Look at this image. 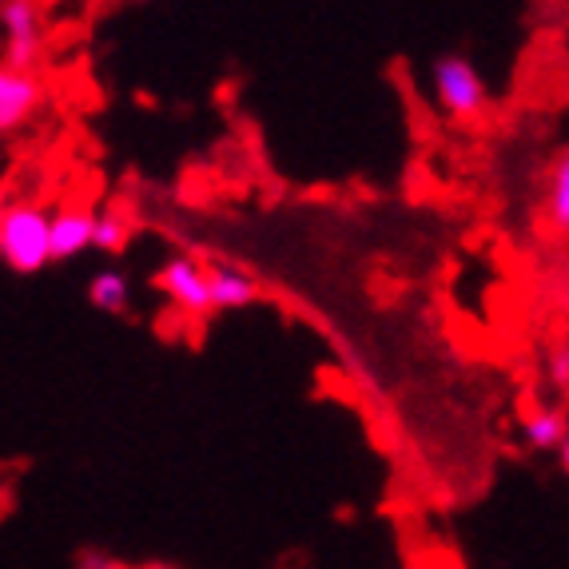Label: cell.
Masks as SVG:
<instances>
[{"label": "cell", "instance_id": "277c9868", "mask_svg": "<svg viewBox=\"0 0 569 569\" xmlns=\"http://www.w3.org/2000/svg\"><path fill=\"white\" fill-rule=\"evenodd\" d=\"M156 287H160L163 299H171V307H180L188 315L216 311V303H211V267L196 263L191 256H171L156 271Z\"/></svg>", "mask_w": 569, "mask_h": 569}, {"label": "cell", "instance_id": "8fae6325", "mask_svg": "<svg viewBox=\"0 0 569 569\" xmlns=\"http://www.w3.org/2000/svg\"><path fill=\"white\" fill-rule=\"evenodd\" d=\"M128 239V223L120 211H96V247L100 251H120Z\"/></svg>", "mask_w": 569, "mask_h": 569}, {"label": "cell", "instance_id": "30bf717a", "mask_svg": "<svg viewBox=\"0 0 569 569\" xmlns=\"http://www.w3.org/2000/svg\"><path fill=\"white\" fill-rule=\"evenodd\" d=\"M88 303L104 315H123L128 311V279L120 271H100L88 283Z\"/></svg>", "mask_w": 569, "mask_h": 569}, {"label": "cell", "instance_id": "7a4b0ae2", "mask_svg": "<svg viewBox=\"0 0 569 569\" xmlns=\"http://www.w3.org/2000/svg\"><path fill=\"white\" fill-rule=\"evenodd\" d=\"M435 96L442 112L455 116V120L470 123L486 112V84L478 77V68L466 57H442L435 64Z\"/></svg>", "mask_w": 569, "mask_h": 569}, {"label": "cell", "instance_id": "7c38bea8", "mask_svg": "<svg viewBox=\"0 0 569 569\" xmlns=\"http://www.w3.org/2000/svg\"><path fill=\"white\" fill-rule=\"evenodd\" d=\"M77 569H123V566H120V561H112V558H104V553H84Z\"/></svg>", "mask_w": 569, "mask_h": 569}, {"label": "cell", "instance_id": "5b68a950", "mask_svg": "<svg viewBox=\"0 0 569 569\" xmlns=\"http://www.w3.org/2000/svg\"><path fill=\"white\" fill-rule=\"evenodd\" d=\"M40 100H44L40 80L24 68L4 64V72H0V132L12 136L20 123H29L37 116Z\"/></svg>", "mask_w": 569, "mask_h": 569}, {"label": "cell", "instance_id": "4fadbf2b", "mask_svg": "<svg viewBox=\"0 0 569 569\" xmlns=\"http://www.w3.org/2000/svg\"><path fill=\"white\" fill-rule=\"evenodd\" d=\"M553 382H558V387H569V355L566 351L553 355Z\"/></svg>", "mask_w": 569, "mask_h": 569}, {"label": "cell", "instance_id": "52a82bcc", "mask_svg": "<svg viewBox=\"0 0 569 569\" xmlns=\"http://www.w3.org/2000/svg\"><path fill=\"white\" fill-rule=\"evenodd\" d=\"M256 295H259L256 276H247L243 267H231V263L211 267V303H216V311H239V307L256 303Z\"/></svg>", "mask_w": 569, "mask_h": 569}, {"label": "cell", "instance_id": "3957f363", "mask_svg": "<svg viewBox=\"0 0 569 569\" xmlns=\"http://www.w3.org/2000/svg\"><path fill=\"white\" fill-rule=\"evenodd\" d=\"M0 29H4L9 68L32 72V64L44 52V17H40L37 0H4L0 4Z\"/></svg>", "mask_w": 569, "mask_h": 569}, {"label": "cell", "instance_id": "6da1fadb", "mask_svg": "<svg viewBox=\"0 0 569 569\" xmlns=\"http://www.w3.org/2000/svg\"><path fill=\"white\" fill-rule=\"evenodd\" d=\"M0 259L20 276L52 263V211L37 203H9L0 211Z\"/></svg>", "mask_w": 569, "mask_h": 569}, {"label": "cell", "instance_id": "9a60e30c", "mask_svg": "<svg viewBox=\"0 0 569 569\" xmlns=\"http://www.w3.org/2000/svg\"><path fill=\"white\" fill-rule=\"evenodd\" d=\"M88 4H100V0H88Z\"/></svg>", "mask_w": 569, "mask_h": 569}, {"label": "cell", "instance_id": "ba28073f", "mask_svg": "<svg viewBox=\"0 0 569 569\" xmlns=\"http://www.w3.org/2000/svg\"><path fill=\"white\" fill-rule=\"evenodd\" d=\"M546 228L569 236V148L553 160L550 180H546V203H541Z\"/></svg>", "mask_w": 569, "mask_h": 569}, {"label": "cell", "instance_id": "5bb4252c", "mask_svg": "<svg viewBox=\"0 0 569 569\" xmlns=\"http://www.w3.org/2000/svg\"><path fill=\"white\" fill-rule=\"evenodd\" d=\"M558 462H561V470H566V478H569V435H566V442H561V450H558Z\"/></svg>", "mask_w": 569, "mask_h": 569}, {"label": "cell", "instance_id": "9c48e42d", "mask_svg": "<svg viewBox=\"0 0 569 569\" xmlns=\"http://www.w3.org/2000/svg\"><path fill=\"white\" fill-rule=\"evenodd\" d=\"M569 435V422L566 415H561L558 407H538L526 415L522 422V438L530 450H541V455H550V450H561V442H566Z\"/></svg>", "mask_w": 569, "mask_h": 569}, {"label": "cell", "instance_id": "8992f818", "mask_svg": "<svg viewBox=\"0 0 569 569\" xmlns=\"http://www.w3.org/2000/svg\"><path fill=\"white\" fill-rule=\"evenodd\" d=\"M96 247V211L64 208L52 216V259H77Z\"/></svg>", "mask_w": 569, "mask_h": 569}]
</instances>
